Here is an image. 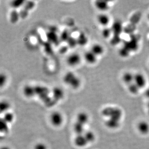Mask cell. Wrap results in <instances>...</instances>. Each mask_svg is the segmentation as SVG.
<instances>
[{"label":"cell","instance_id":"f35d334b","mask_svg":"<svg viewBox=\"0 0 149 149\" xmlns=\"http://www.w3.org/2000/svg\"><path fill=\"white\" fill-rule=\"evenodd\" d=\"M148 19H149V15H148Z\"/></svg>","mask_w":149,"mask_h":149},{"label":"cell","instance_id":"3957f363","mask_svg":"<svg viewBox=\"0 0 149 149\" xmlns=\"http://www.w3.org/2000/svg\"><path fill=\"white\" fill-rule=\"evenodd\" d=\"M35 93L36 96H38L42 101H44L46 99L50 97V91L48 87L45 86H35Z\"/></svg>","mask_w":149,"mask_h":149},{"label":"cell","instance_id":"ba28073f","mask_svg":"<svg viewBox=\"0 0 149 149\" xmlns=\"http://www.w3.org/2000/svg\"><path fill=\"white\" fill-rule=\"evenodd\" d=\"M52 97L56 102L62 100L64 96V92L62 89L59 87H54L52 89Z\"/></svg>","mask_w":149,"mask_h":149},{"label":"cell","instance_id":"e575fe53","mask_svg":"<svg viewBox=\"0 0 149 149\" xmlns=\"http://www.w3.org/2000/svg\"><path fill=\"white\" fill-rule=\"evenodd\" d=\"M7 81V76H6V74L1 73L0 75V85L2 87L3 86H4L6 84Z\"/></svg>","mask_w":149,"mask_h":149},{"label":"cell","instance_id":"8d00e7d4","mask_svg":"<svg viewBox=\"0 0 149 149\" xmlns=\"http://www.w3.org/2000/svg\"><path fill=\"white\" fill-rule=\"evenodd\" d=\"M147 108H148V113L149 114V99H148V102H147Z\"/></svg>","mask_w":149,"mask_h":149},{"label":"cell","instance_id":"d6a6232c","mask_svg":"<svg viewBox=\"0 0 149 149\" xmlns=\"http://www.w3.org/2000/svg\"><path fill=\"white\" fill-rule=\"evenodd\" d=\"M29 12H30L28 11L27 9H26L24 8V7H23L19 11V14L20 16V18H23V19L27 18L28 16H29Z\"/></svg>","mask_w":149,"mask_h":149},{"label":"cell","instance_id":"8992f818","mask_svg":"<svg viewBox=\"0 0 149 149\" xmlns=\"http://www.w3.org/2000/svg\"><path fill=\"white\" fill-rule=\"evenodd\" d=\"M63 116L61 113L58 111H55L52 113L50 117L51 122L55 127H58L63 122Z\"/></svg>","mask_w":149,"mask_h":149},{"label":"cell","instance_id":"52a82bcc","mask_svg":"<svg viewBox=\"0 0 149 149\" xmlns=\"http://www.w3.org/2000/svg\"><path fill=\"white\" fill-rule=\"evenodd\" d=\"M111 28L113 35L120 36L121 33L124 31V29L123 26L122 22L120 20H116L113 22Z\"/></svg>","mask_w":149,"mask_h":149},{"label":"cell","instance_id":"836d02e7","mask_svg":"<svg viewBox=\"0 0 149 149\" xmlns=\"http://www.w3.org/2000/svg\"><path fill=\"white\" fill-rule=\"evenodd\" d=\"M70 36L67 31H64L61 34V39L63 42H67Z\"/></svg>","mask_w":149,"mask_h":149},{"label":"cell","instance_id":"74e56055","mask_svg":"<svg viewBox=\"0 0 149 149\" xmlns=\"http://www.w3.org/2000/svg\"><path fill=\"white\" fill-rule=\"evenodd\" d=\"M1 149H10V148L8 147L4 146L2 147V148H1Z\"/></svg>","mask_w":149,"mask_h":149},{"label":"cell","instance_id":"1f68e13d","mask_svg":"<svg viewBox=\"0 0 149 149\" xmlns=\"http://www.w3.org/2000/svg\"><path fill=\"white\" fill-rule=\"evenodd\" d=\"M4 121H6L7 123H9L13 121V119H14V116L13 113H9V112H6L5 113L3 118Z\"/></svg>","mask_w":149,"mask_h":149},{"label":"cell","instance_id":"6da1fadb","mask_svg":"<svg viewBox=\"0 0 149 149\" xmlns=\"http://www.w3.org/2000/svg\"><path fill=\"white\" fill-rule=\"evenodd\" d=\"M63 80L65 84L73 89L79 88L81 85L80 79L73 72H68L65 73Z\"/></svg>","mask_w":149,"mask_h":149},{"label":"cell","instance_id":"5b68a950","mask_svg":"<svg viewBox=\"0 0 149 149\" xmlns=\"http://www.w3.org/2000/svg\"><path fill=\"white\" fill-rule=\"evenodd\" d=\"M66 61L67 63L70 66H77L80 63L81 61L80 55L76 53L71 54L68 56Z\"/></svg>","mask_w":149,"mask_h":149},{"label":"cell","instance_id":"cb8c5ba5","mask_svg":"<svg viewBox=\"0 0 149 149\" xmlns=\"http://www.w3.org/2000/svg\"><path fill=\"white\" fill-rule=\"evenodd\" d=\"M47 36L48 39L49 40L51 43L56 44L58 42V37L54 31H50L49 33H47Z\"/></svg>","mask_w":149,"mask_h":149},{"label":"cell","instance_id":"d6986e66","mask_svg":"<svg viewBox=\"0 0 149 149\" xmlns=\"http://www.w3.org/2000/svg\"><path fill=\"white\" fill-rule=\"evenodd\" d=\"M105 125L108 128L114 130L119 127L120 121L108 119L106 121Z\"/></svg>","mask_w":149,"mask_h":149},{"label":"cell","instance_id":"f1b7e54d","mask_svg":"<svg viewBox=\"0 0 149 149\" xmlns=\"http://www.w3.org/2000/svg\"><path fill=\"white\" fill-rule=\"evenodd\" d=\"M35 6V1H26L25 3L23 6V7L30 12V11L33 10Z\"/></svg>","mask_w":149,"mask_h":149},{"label":"cell","instance_id":"4dcf8cb0","mask_svg":"<svg viewBox=\"0 0 149 149\" xmlns=\"http://www.w3.org/2000/svg\"><path fill=\"white\" fill-rule=\"evenodd\" d=\"M0 130L1 132H7L8 130V123L6 122L3 118L1 120V124H0Z\"/></svg>","mask_w":149,"mask_h":149},{"label":"cell","instance_id":"7a4b0ae2","mask_svg":"<svg viewBox=\"0 0 149 149\" xmlns=\"http://www.w3.org/2000/svg\"><path fill=\"white\" fill-rule=\"evenodd\" d=\"M102 114L110 119L121 121L122 117V111L118 107H107L103 109Z\"/></svg>","mask_w":149,"mask_h":149},{"label":"cell","instance_id":"4fadbf2b","mask_svg":"<svg viewBox=\"0 0 149 149\" xmlns=\"http://www.w3.org/2000/svg\"><path fill=\"white\" fill-rule=\"evenodd\" d=\"M138 131L142 135H146L149 133V124L145 121H141L137 126Z\"/></svg>","mask_w":149,"mask_h":149},{"label":"cell","instance_id":"d590c367","mask_svg":"<svg viewBox=\"0 0 149 149\" xmlns=\"http://www.w3.org/2000/svg\"><path fill=\"white\" fill-rule=\"evenodd\" d=\"M34 149H47V147L45 144L39 143L35 145Z\"/></svg>","mask_w":149,"mask_h":149},{"label":"cell","instance_id":"7402d4cb","mask_svg":"<svg viewBox=\"0 0 149 149\" xmlns=\"http://www.w3.org/2000/svg\"><path fill=\"white\" fill-rule=\"evenodd\" d=\"M25 2L26 1H23V0H14L11 2L10 6L13 9L17 10L20 7H22V6L23 7Z\"/></svg>","mask_w":149,"mask_h":149},{"label":"cell","instance_id":"30bf717a","mask_svg":"<svg viewBox=\"0 0 149 149\" xmlns=\"http://www.w3.org/2000/svg\"><path fill=\"white\" fill-rule=\"evenodd\" d=\"M94 5L96 9L103 13L107 11L110 8L109 1H107L97 0L95 1Z\"/></svg>","mask_w":149,"mask_h":149},{"label":"cell","instance_id":"5bb4252c","mask_svg":"<svg viewBox=\"0 0 149 149\" xmlns=\"http://www.w3.org/2000/svg\"><path fill=\"white\" fill-rule=\"evenodd\" d=\"M90 51H91L97 57L102 56L105 52L104 47L100 44H94L92 46Z\"/></svg>","mask_w":149,"mask_h":149},{"label":"cell","instance_id":"ac0fdd59","mask_svg":"<svg viewBox=\"0 0 149 149\" xmlns=\"http://www.w3.org/2000/svg\"><path fill=\"white\" fill-rule=\"evenodd\" d=\"M20 18V16L19 12L18 10L16 9H13L10 12L9 15V19L10 22L12 24H16L18 21L19 18Z\"/></svg>","mask_w":149,"mask_h":149},{"label":"cell","instance_id":"9c48e42d","mask_svg":"<svg viewBox=\"0 0 149 149\" xmlns=\"http://www.w3.org/2000/svg\"><path fill=\"white\" fill-rule=\"evenodd\" d=\"M97 21L100 25L104 28L108 27L109 24H110L111 18L110 16L105 13H100L97 16Z\"/></svg>","mask_w":149,"mask_h":149},{"label":"cell","instance_id":"8fae6325","mask_svg":"<svg viewBox=\"0 0 149 149\" xmlns=\"http://www.w3.org/2000/svg\"><path fill=\"white\" fill-rule=\"evenodd\" d=\"M84 58L86 62L91 65L95 64L97 62V56L95 55L91 51H88L84 53Z\"/></svg>","mask_w":149,"mask_h":149},{"label":"cell","instance_id":"2e32d148","mask_svg":"<svg viewBox=\"0 0 149 149\" xmlns=\"http://www.w3.org/2000/svg\"><path fill=\"white\" fill-rule=\"evenodd\" d=\"M74 143L75 145L79 147H83L85 146L87 143V141L84 137V135H77L75 138Z\"/></svg>","mask_w":149,"mask_h":149},{"label":"cell","instance_id":"83f0119b","mask_svg":"<svg viewBox=\"0 0 149 149\" xmlns=\"http://www.w3.org/2000/svg\"><path fill=\"white\" fill-rule=\"evenodd\" d=\"M84 136L86 139L88 143L93 142L95 139V136L94 133L92 131H87L84 134Z\"/></svg>","mask_w":149,"mask_h":149},{"label":"cell","instance_id":"9a60e30c","mask_svg":"<svg viewBox=\"0 0 149 149\" xmlns=\"http://www.w3.org/2000/svg\"><path fill=\"white\" fill-rule=\"evenodd\" d=\"M134 74L130 72H125L123 74L122 77L123 82L125 83L127 86L131 84L134 82Z\"/></svg>","mask_w":149,"mask_h":149},{"label":"cell","instance_id":"603a6c76","mask_svg":"<svg viewBox=\"0 0 149 149\" xmlns=\"http://www.w3.org/2000/svg\"><path fill=\"white\" fill-rule=\"evenodd\" d=\"M127 90L131 94L133 95H136L139 93L140 89L133 82L131 84H129L128 86H127Z\"/></svg>","mask_w":149,"mask_h":149},{"label":"cell","instance_id":"ffe728a7","mask_svg":"<svg viewBox=\"0 0 149 149\" xmlns=\"http://www.w3.org/2000/svg\"><path fill=\"white\" fill-rule=\"evenodd\" d=\"M77 122L84 125L87 123L88 120V116L86 113L82 112L79 113L77 117Z\"/></svg>","mask_w":149,"mask_h":149},{"label":"cell","instance_id":"44dd1931","mask_svg":"<svg viewBox=\"0 0 149 149\" xmlns=\"http://www.w3.org/2000/svg\"><path fill=\"white\" fill-rule=\"evenodd\" d=\"M101 35L103 38H104L105 39L111 38L113 35V32L111 28L109 27L103 28L101 31Z\"/></svg>","mask_w":149,"mask_h":149},{"label":"cell","instance_id":"277c9868","mask_svg":"<svg viewBox=\"0 0 149 149\" xmlns=\"http://www.w3.org/2000/svg\"><path fill=\"white\" fill-rule=\"evenodd\" d=\"M134 83L141 90L146 86L147 81L146 78L143 73L138 72L134 74Z\"/></svg>","mask_w":149,"mask_h":149},{"label":"cell","instance_id":"7c38bea8","mask_svg":"<svg viewBox=\"0 0 149 149\" xmlns=\"http://www.w3.org/2000/svg\"><path fill=\"white\" fill-rule=\"evenodd\" d=\"M23 93L26 97L31 98L36 96L35 86L27 84L24 86L23 89Z\"/></svg>","mask_w":149,"mask_h":149},{"label":"cell","instance_id":"f546056e","mask_svg":"<svg viewBox=\"0 0 149 149\" xmlns=\"http://www.w3.org/2000/svg\"><path fill=\"white\" fill-rule=\"evenodd\" d=\"M121 38L120 36H117V35H112L111 40H110V43L111 45L113 46L119 44L121 42Z\"/></svg>","mask_w":149,"mask_h":149},{"label":"cell","instance_id":"e0dca14e","mask_svg":"<svg viewBox=\"0 0 149 149\" xmlns=\"http://www.w3.org/2000/svg\"><path fill=\"white\" fill-rule=\"evenodd\" d=\"M77 41L78 45L84 47L87 45L88 42V39L87 36L84 33H80L76 38Z\"/></svg>","mask_w":149,"mask_h":149},{"label":"cell","instance_id":"4316f807","mask_svg":"<svg viewBox=\"0 0 149 149\" xmlns=\"http://www.w3.org/2000/svg\"><path fill=\"white\" fill-rule=\"evenodd\" d=\"M10 105L7 101H2L0 104V109L1 112L2 113H6L7 111L9 109Z\"/></svg>","mask_w":149,"mask_h":149},{"label":"cell","instance_id":"484cf974","mask_svg":"<svg viewBox=\"0 0 149 149\" xmlns=\"http://www.w3.org/2000/svg\"><path fill=\"white\" fill-rule=\"evenodd\" d=\"M68 45L69 47L71 48H75L76 46H77V41L76 38H74V37L71 36L70 37L69 39L67 42Z\"/></svg>","mask_w":149,"mask_h":149},{"label":"cell","instance_id":"d4e9b609","mask_svg":"<svg viewBox=\"0 0 149 149\" xmlns=\"http://www.w3.org/2000/svg\"><path fill=\"white\" fill-rule=\"evenodd\" d=\"M74 131L76 133L77 135H83V133L84 131V125L82 124H80L77 122L74 124Z\"/></svg>","mask_w":149,"mask_h":149}]
</instances>
